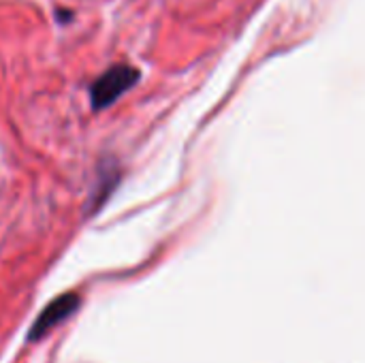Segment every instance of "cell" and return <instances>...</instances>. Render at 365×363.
<instances>
[{
    "instance_id": "obj_1",
    "label": "cell",
    "mask_w": 365,
    "mask_h": 363,
    "mask_svg": "<svg viewBox=\"0 0 365 363\" xmlns=\"http://www.w3.org/2000/svg\"><path fill=\"white\" fill-rule=\"evenodd\" d=\"M139 79V71L128 64H118L105 71L90 88V101L92 109H105L113 105L124 92H128Z\"/></svg>"
},
{
    "instance_id": "obj_2",
    "label": "cell",
    "mask_w": 365,
    "mask_h": 363,
    "mask_svg": "<svg viewBox=\"0 0 365 363\" xmlns=\"http://www.w3.org/2000/svg\"><path fill=\"white\" fill-rule=\"evenodd\" d=\"M81 300L79 295L75 293H64V295H58L56 300H51L43 310L41 315L34 319L30 332H28V342H38L43 340L51 329H56L62 321H66L68 317L75 315V310L79 308Z\"/></svg>"
}]
</instances>
